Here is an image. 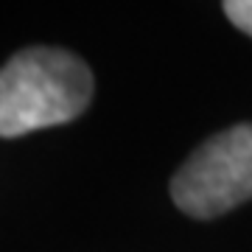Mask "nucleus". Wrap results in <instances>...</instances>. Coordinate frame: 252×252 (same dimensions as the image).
I'll use <instances>...</instances> for the list:
<instances>
[{"instance_id": "obj_1", "label": "nucleus", "mask_w": 252, "mask_h": 252, "mask_svg": "<svg viewBox=\"0 0 252 252\" xmlns=\"http://www.w3.org/2000/svg\"><path fill=\"white\" fill-rule=\"evenodd\" d=\"M93 98V73L62 48H26L0 67V137L79 118Z\"/></svg>"}, {"instance_id": "obj_2", "label": "nucleus", "mask_w": 252, "mask_h": 252, "mask_svg": "<svg viewBox=\"0 0 252 252\" xmlns=\"http://www.w3.org/2000/svg\"><path fill=\"white\" fill-rule=\"evenodd\" d=\"M171 199L193 219H216L252 199V124L230 126L199 146L174 174Z\"/></svg>"}, {"instance_id": "obj_3", "label": "nucleus", "mask_w": 252, "mask_h": 252, "mask_svg": "<svg viewBox=\"0 0 252 252\" xmlns=\"http://www.w3.org/2000/svg\"><path fill=\"white\" fill-rule=\"evenodd\" d=\"M224 14L233 26H238L244 34L252 36V0H230L224 3Z\"/></svg>"}]
</instances>
